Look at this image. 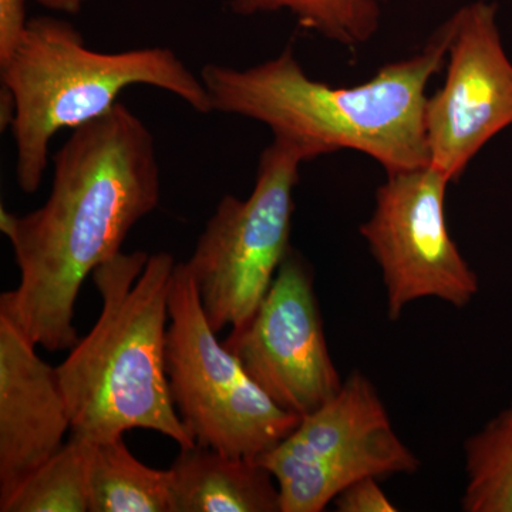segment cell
Returning a JSON list of instances; mask_svg holds the SVG:
<instances>
[{"label": "cell", "mask_w": 512, "mask_h": 512, "mask_svg": "<svg viewBox=\"0 0 512 512\" xmlns=\"http://www.w3.org/2000/svg\"><path fill=\"white\" fill-rule=\"evenodd\" d=\"M160 197L156 140L126 104L72 130L53 156L45 204L25 215L0 210L20 275L0 296V315L40 348L72 349L80 339L74 311L83 282L120 254Z\"/></svg>", "instance_id": "obj_1"}, {"label": "cell", "mask_w": 512, "mask_h": 512, "mask_svg": "<svg viewBox=\"0 0 512 512\" xmlns=\"http://www.w3.org/2000/svg\"><path fill=\"white\" fill-rule=\"evenodd\" d=\"M451 33L448 20L419 53L353 87L311 79L292 47L248 69L207 64L200 76L212 111L265 124L308 161L352 150L400 173L429 165L427 86L447 64Z\"/></svg>", "instance_id": "obj_2"}, {"label": "cell", "mask_w": 512, "mask_h": 512, "mask_svg": "<svg viewBox=\"0 0 512 512\" xmlns=\"http://www.w3.org/2000/svg\"><path fill=\"white\" fill-rule=\"evenodd\" d=\"M175 265L167 252L121 251L94 269L99 319L57 366L74 436L101 441L144 429L180 448L197 444L178 416L165 372Z\"/></svg>", "instance_id": "obj_3"}, {"label": "cell", "mask_w": 512, "mask_h": 512, "mask_svg": "<svg viewBox=\"0 0 512 512\" xmlns=\"http://www.w3.org/2000/svg\"><path fill=\"white\" fill-rule=\"evenodd\" d=\"M2 89L13 100L10 124L20 190L42 184L50 144L63 130L100 119L131 86H151L177 96L197 113H212L210 96L187 64L168 47L104 53L90 49L67 20H29L8 62L0 64Z\"/></svg>", "instance_id": "obj_4"}, {"label": "cell", "mask_w": 512, "mask_h": 512, "mask_svg": "<svg viewBox=\"0 0 512 512\" xmlns=\"http://www.w3.org/2000/svg\"><path fill=\"white\" fill-rule=\"evenodd\" d=\"M168 309L165 372L195 443L248 458L281 443L302 417L278 406L218 340L185 262L175 265Z\"/></svg>", "instance_id": "obj_5"}, {"label": "cell", "mask_w": 512, "mask_h": 512, "mask_svg": "<svg viewBox=\"0 0 512 512\" xmlns=\"http://www.w3.org/2000/svg\"><path fill=\"white\" fill-rule=\"evenodd\" d=\"M303 151L274 138L259 157L251 194L225 195L185 262L212 329L242 328L291 252L293 211Z\"/></svg>", "instance_id": "obj_6"}, {"label": "cell", "mask_w": 512, "mask_h": 512, "mask_svg": "<svg viewBox=\"0 0 512 512\" xmlns=\"http://www.w3.org/2000/svg\"><path fill=\"white\" fill-rule=\"evenodd\" d=\"M255 460L274 476L281 512H320L356 481L413 474L420 466L375 384L360 372Z\"/></svg>", "instance_id": "obj_7"}, {"label": "cell", "mask_w": 512, "mask_h": 512, "mask_svg": "<svg viewBox=\"0 0 512 512\" xmlns=\"http://www.w3.org/2000/svg\"><path fill=\"white\" fill-rule=\"evenodd\" d=\"M450 184L431 165L387 174L376 192L375 210L360 227L382 271L387 315L392 320L424 298L466 308L480 291L476 272L448 231Z\"/></svg>", "instance_id": "obj_8"}, {"label": "cell", "mask_w": 512, "mask_h": 512, "mask_svg": "<svg viewBox=\"0 0 512 512\" xmlns=\"http://www.w3.org/2000/svg\"><path fill=\"white\" fill-rule=\"evenodd\" d=\"M254 382L286 412L303 417L342 387L319 303L301 256H286L252 318L224 340Z\"/></svg>", "instance_id": "obj_9"}, {"label": "cell", "mask_w": 512, "mask_h": 512, "mask_svg": "<svg viewBox=\"0 0 512 512\" xmlns=\"http://www.w3.org/2000/svg\"><path fill=\"white\" fill-rule=\"evenodd\" d=\"M443 87L426 106L429 165L451 183L481 148L512 124V63L495 23V6L477 2L450 19Z\"/></svg>", "instance_id": "obj_10"}, {"label": "cell", "mask_w": 512, "mask_h": 512, "mask_svg": "<svg viewBox=\"0 0 512 512\" xmlns=\"http://www.w3.org/2000/svg\"><path fill=\"white\" fill-rule=\"evenodd\" d=\"M0 315V500L62 448L72 430L57 367Z\"/></svg>", "instance_id": "obj_11"}, {"label": "cell", "mask_w": 512, "mask_h": 512, "mask_svg": "<svg viewBox=\"0 0 512 512\" xmlns=\"http://www.w3.org/2000/svg\"><path fill=\"white\" fill-rule=\"evenodd\" d=\"M173 512H281L274 476L255 458L195 444L170 468Z\"/></svg>", "instance_id": "obj_12"}, {"label": "cell", "mask_w": 512, "mask_h": 512, "mask_svg": "<svg viewBox=\"0 0 512 512\" xmlns=\"http://www.w3.org/2000/svg\"><path fill=\"white\" fill-rule=\"evenodd\" d=\"M90 512H173V474L137 460L123 436L93 441Z\"/></svg>", "instance_id": "obj_13"}, {"label": "cell", "mask_w": 512, "mask_h": 512, "mask_svg": "<svg viewBox=\"0 0 512 512\" xmlns=\"http://www.w3.org/2000/svg\"><path fill=\"white\" fill-rule=\"evenodd\" d=\"M93 441L70 437L46 463L0 500L2 512H90Z\"/></svg>", "instance_id": "obj_14"}, {"label": "cell", "mask_w": 512, "mask_h": 512, "mask_svg": "<svg viewBox=\"0 0 512 512\" xmlns=\"http://www.w3.org/2000/svg\"><path fill=\"white\" fill-rule=\"evenodd\" d=\"M466 512H512V402L464 444Z\"/></svg>", "instance_id": "obj_15"}, {"label": "cell", "mask_w": 512, "mask_h": 512, "mask_svg": "<svg viewBox=\"0 0 512 512\" xmlns=\"http://www.w3.org/2000/svg\"><path fill=\"white\" fill-rule=\"evenodd\" d=\"M238 16L286 12L308 32L342 46L365 45L380 26L376 0H229Z\"/></svg>", "instance_id": "obj_16"}, {"label": "cell", "mask_w": 512, "mask_h": 512, "mask_svg": "<svg viewBox=\"0 0 512 512\" xmlns=\"http://www.w3.org/2000/svg\"><path fill=\"white\" fill-rule=\"evenodd\" d=\"M379 478H363L350 484L335 498L336 511L339 512H393L396 505L377 484Z\"/></svg>", "instance_id": "obj_17"}, {"label": "cell", "mask_w": 512, "mask_h": 512, "mask_svg": "<svg viewBox=\"0 0 512 512\" xmlns=\"http://www.w3.org/2000/svg\"><path fill=\"white\" fill-rule=\"evenodd\" d=\"M26 0H0V64L8 62L29 23Z\"/></svg>", "instance_id": "obj_18"}, {"label": "cell", "mask_w": 512, "mask_h": 512, "mask_svg": "<svg viewBox=\"0 0 512 512\" xmlns=\"http://www.w3.org/2000/svg\"><path fill=\"white\" fill-rule=\"evenodd\" d=\"M87 0H37L39 5L49 10H55V12L70 13V15H76L83 8L84 3Z\"/></svg>", "instance_id": "obj_19"}]
</instances>
